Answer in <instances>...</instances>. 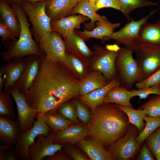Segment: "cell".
<instances>
[{"label": "cell", "mask_w": 160, "mask_h": 160, "mask_svg": "<svg viewBox=\"0 0 160 160\" xmlns=\"http://www.w3.org/2000/svg\"><path fill=\"white\" fill-rule=\"evenodd\" d=\"M121 6V11L128 20L130 13L136 9L142 7L156 5L158 3L147 0H118Z\"/></svg>", "instance_id": "obj_32"}, {"label": "cell", "mask_w": 160, "mask_h": 160, "mask_svg": "<svg viewBox=\"0 0 160 160\" xmlns=\"http://www.w3.org/2000/svg\"><path fill=\"white\" fill-rule=\"evenodd\" d=\"M113 103H104L98 106L88 123V135L103 145L116 142L130 127L127 116Z\"/></svg>", "instance_id": "obj_2"}, {"label": "cell", "mask_w": 160, "mask_h": 160, "mask_svg": "<svg viewBox=\"0 0 160 160\" xmlns=\"http://www.w3.org/2000/svg\"><path fill=\"white\" fill-rule=\"evenodd\" d=\"M132 92L126 88L120 85L115 86L111 89L106 94L104 103L116 104L133 108L130 100L132 98Z\"/></svg>", "instance_id": "obj_29"}, {"label": "cell", "mask_w": 160, "mask_h": 160, "mask_svg": "<svg viewBox=\"0 0 160 160\" xmlns=\"http://www.w3.org/2000/svg\"><path fill=\"white\" fill-rule=\"evenodd\" d=\"M76 14L83 15L89 18L91 22L85 25V27L89 29L95 27V23L97 22L107 20L105 16L101 15L96 13L89 1L88 0H82L78 2L73 10L71 15Z\"/></svg>", "instance_id": "obj_30"}, {"label": "cell", "mask_w": 160, "mask_h": 160, "mask_svg": "<svg viewBox=\"0 0 160 160\" xmlns=\"http://www.w3.org/2000/svg\"><path fill=\"white\" fill-rule=\"evenodd\" d=\"M11 6L18 17L21 25L20 33L18 39L16 41L11 40L4 41V47L7 50L1 53L2 59L7 62L30 55L41 56V51L32 36L26 13L22 6L17 5Z\"/></svg>", "instance_id": "obj_3"}, {"label": "cell", "mask_w": 160, "mask_h": 160, "mask_svg": "<svg viewBox=\"0 0 160 160\" xmlns=\"http://www.w3.org/2000/svg\"><path fill=\"white\" fill-rule=\"evenodd\" d=\"M110 81L100 72L90 71L86 76L80 80L79 95H83L107 85Z\"/></svg>", "instance_id": "obj_25"}, {"label": "cell", "mask_w": 160, "mask_h": 160, "mask_svg": "<svg viewBox=\"0 0 160 160\" xmlns=\"http://www.w3.org/2000/svg\"><path fill=\"white\" fill-rule=\"evenodd\" d=\"M72 101L76 108L78 118L83 122L88 124L92 115L87 105L80 100L76 99H73Z\"/></svg>", "instance_id": "obj_38"}, {"label": "cell", "mask_w": 160, "mask_h": 160, "mask_svg": "<svg viewBox=\"0 0 160 160\" xmlns=\"http://www.w3.org/2000/svg\"><path fill=\"white\" fill-rule=\"evenodd\" d=\"M6 81V77L5 74L0 73V93L3 91Z\"/></svg>", "instance_id": "obj_49"}, {"label": "cell", "mask_w": 160, "mask_h": 160, "mask_svg": "<svg viewBox=\"0 0 160 160\" xmlns=\"http://www.w3.org/2000/svg\"><path fill=\"white\" fill-rule=\"evenodd\" d=\"M139 160H153L154 159L148 148L145 145H144L137 157Z\"/></svg>", "instance_id": "obj_44"}, {"label": "cell", "mask_w": 160, "mask_h": 160, "mask_svg": "<svg viewBox=\"0 0 160 160\" xmlns=\"http://www.w3.org/2000/svg\"><path fill=\"white\" fill-rule=\"evenodd\" d=\"M56 110H52L44 113H39L36 114V118L41 120L50 128L51 132L56 133L71 125L73 122L62 116Z\"/></svg>", "instance_id": "obj_28"}, {"label": "cell", "mask_w": 160, "mask_h": 160, "mask_svg": "<svg viewBox=\"0 0 160 160\" xmlns=\"http://www.w3.org/2000/svg\"><path fill=\"white\" fill-rule=\"evenodd\" d=\"M41 52L39 73L25 93L26 100L36 114L57 110L77 96L80 83L61 63L48 58Z\"/></svg>", "instance_id": "obj_1"}, {"label": "cell", "mask_w": 160, "mask_h": 160, "mask_svg": "<svg viewBox=\"0 0 160 160\" xmlns=\"http://www.w3.org/2000/svg\"><path fill=\"white\" fill-rule=\"evenodd\" d=\"M159 8L151 11L147 15L139 20H134L131 19L130 21L119 31L111 35L103 37L104 40H113L116 43L121 44L125 47L134 49L138 45V39L140 29L143 23Z\"/></svg>", "instance_id": "obj_7"}, {"label": "cell", "mask_w": 160, "mask_h": 160, "mask_svg": "<svg viewBox=\"0 0 160 160\" xmlns=\"http://www.w3.org/2000/svg\"><path fill=\"white\" fill-rule=\"evenodd\" d=\"M131 91L132 97L138 96L140 99H145L151 94L160 95V84L141 89H133Z\"/></svg>", "instance_id": "obj_40"}, {"label": "cell", "mask_w": 160, "mask_h": 160, "mask_svg": "<svg viewBox=\"0 0 160 160\" xmlns=\"http://www.w3.org/2000/svg\"><path fill=\"white\" fill-rule=\"evenodd\" d=\"M27 60V56L21 58L9 61L6 65L0 68V73L5 74L6 77L3 91H7L17 84L23 72Z\"/></svg>", "instance_id": "obj_17"}, {"label": "cell", "mask_w": 160, "mask_h": 160, "mask_svg": "<svg viewBox=\"0 0 160 160\" xmlns=\"http://www.w3.org/2000/svg\"><path fill=\"white\" fill-rule=\"evenodd\" d=\"M88 133L87 127L71 124L55 133L54 143L63 145L80 141L88 135Z\"/></svg>", "instance_id": "obj_22"}, {"label": "cell", "mask_w": 160, "mask_h": 160, "mask_svg": "<svg viewBox=\"0 0 160 160\" xmlns=\"http://www.w3.org/2000/svg\"><path fill=\"white\" fill-rule=\"evenodd\" d=\"M64 40L66 52L71 54L87 63L94 56V51L89 48L84 41L75 30L68 38Z\"/></svg>", "instance_id": "obj_18"}, {"label": "cell", "mask_w": 160, "mask_h": 160, "mask_svg": "<svg viewBox=\"0 0 160 160\" xmlns=\"http://www.w3.org/2000/svg\"><path fill=\"white\" fill-rule=\"evenodd\" d=\"M68 101L63 103L57 109L58 112L64 118L77 123L78 118L75 106L73 101Z\"/></svg>", "instance_id": "obj_36"}, {"label": "cell", "mask_w": 160, "mask_h": 160, "mask_svg": "<svg viewBox=\"0 0 160 160\" xmlns=\"http://www.w3.org/2000/svg\"><path fill=\"white\" fill-rule=\"evenodd\" d=\"M55 133L51 132L48 135L40 134L37 140L29 148L30 160H41L61 150L65 145L54 143Z\"/></svg>", "instance_id": "obj_13"}, {"label": "cell", "mask_w": 160, "mask_h": 160, "mask_svg": "<svg viewBox=\"0 0 160 160\" xmlns=\"http://www.w3.org/2000/svg\"><path fill=\"white\" fill-rule=\"evenodd\" d=\"M92 48L94 55L88 63L89 71H98L110 81L119 79L116 60L121 48L116 44H107L104 47L97 44Z\"/></svg>", "instance_id": "obj_4"}, {"label": "cell", "mask_w": 160, "mask_h": 160, "mask_svg": "<svg viewBox=\"0 0 160 160\" xmlns=\"http://www.w3.org/2000/svg\"><path fill=\"white\" fill-rule=\"evenodd\" d=\"M120 84L119 79L115 78L111 80L107 85L103 87L95 90L86 94L79 95L76 97L93 111L98 106L104 103L105 96L108 91L115 86L120 85Z\"/></svg>", "instance_id": "obj_21"}, {"label": "cell", "mask_w": 160, "mask_h": 160, "mask_svg": "<svg viewBox=\"0 0 160 160\" xmlns=\"http://www.w3.org/2000/svg\"><path fill=\"white\" fill-rule=\"evenodd\" d=\"M160 84V68L148 77L135 83L137 89H141Z\"/></svg>", "instance_id": "obj_39"}, {"label": "cell", "mask_w": 160, "mask_h": 160, "mask_svg": "<svg viewBox=\"0 0 160 160\" xmlns=\"http://www.w3.org/2000/svg\"><path fill=\"white\" fill-rule=\"evenodd\" d=\"M13 148H11L7 151L5 156V160H18L16 155L14 149H13Z\"/></svg>", "instance_id": "obj_47"}, {"label": "cell", "mask_w": 160, "mask_h": 160, "mask_svg": "<svg viewBox=\"0 0 160 160\" xmlns=\"http://www.w3.org/2000/svg\"><path fill=\"white\" fill-rule=\"evenodd\" d=\"M116 106L123 111L127 116L130 123L134 125L140 133L143 129L145 124L143 120L146 116L143 110H135L119 105L116 104Z\"/></svg>", "instance_id": "obj_31"}, {"label": "cell", "mask_w": 160, "mask_h": 160, "mask_svg": "<svg viewBox=\"0 0 160 160\" xmlns=\"http://www.w3.org/2000/svg\"><path fill=\"white\" fill-rule=\"evenodd\" d=\"M56 32L51 31L38 41L39 47L48 59L61 63L66 54L64 40Z\"/></svg>", "instance_id": "obj_10"}, {"label": "cell", "mask_w": 160, "mask_h": 160, "mask_svg": "<svg viewBox=\"0 0 160 160\" xmlns=\"http://www.w3.org/2000/svg\"><path fill=\"white\" fill-rule=\"evenodd\" d=\"M95 24L97 26L91 31H89L85 29L83 31L75 30V31L84 41L91 38L102 39L103 37L111 35L115 29L120 25L119 23H113L107 20L97 21Z\"/></svg>", "instance_id": "obj_23"}, {"label": "cell", "mask_w": 160, "mask_h": 160, "mask_svg": "<svg viewBox=\"0 0 160 160\" xmlns=\"http://www.w3.org/2000/svg\"><path fill=\"white\" fill-rule=\"evenodd\" d=\"M0 36L2 38L3 41L8 39L15 41L17 40V38L14 36L1 20L0 23Z\"/></svg>", "instance_id": "obj_42"}, {"label": "cell", "mask_w": 160, "mask_h": 160, "mask_svg": "<svg viewBox=\"0 0 160 160\" xmlns=\"http://www.w3.org/2000/svg\"><path fill=\"white\" fill-rule=\"evenodd\" d=\"M96 0H90L89 1L91 5L93 8L94 5Z\"/></svg>", "instance_id": "obj_50"}, {"label": "cell", "mask_w": 160, "mask_h": 160, "mask_svg": "<svg viewBox=\"0 0 160 160\" xmlns=\"http://www.w3.org/2000/svg\"><path fill=\"white\" fill-rule=\"evenodd\" d=\"M137 46L160 48V19L143 23L139 32Z\"/></svg>", "instance_id": "obj_16"}, {"label": "cell", "mask_w": 160, "mask_h": 160, "mask_svg": "<svg viewBox=\"0 0 160 160\" xmlns=\"http://www.w3.org/2000/svg\"><path fill=\"white\" fill-rule=\"evenodd\" d=\"M144 120L146 123L145 127L136 138L137 142L140 145L160 127V117L152 118L146 116Z\"/></svg>", "instance_id": "obj_33"}, {"label": "cell", "mask_w": 160, "mask_h": 160, "mask_svg": "<svg viewBox=\"0 0 160 160\" xmlns=\"http://www.w3.org/2000/svg\"><path fill=\"white\" fill-rule=\"evenodd\" d=\"M137 129L130 126L122 137L111 145L109 152L113 159L129 160L137 153L140 145L136 140Z\"/></svg>", "instance_id": "obj_9"}, {"label": "cell", "mask_w": 160, "mask_h": 160, "mask_svg": "<svg viewBox=\"0 0 160 160\" xmlns=\"http://www.w3.org/2000/svg\"><path fill=\"white\" fill-rule=\"evenodd\" d=\"M10 5H17L22 6L23 3L28 0H3Z\"/></svg>", "instance_id": "obj_48"}, {"label": "cell", "mask_w": 160, "mask_h": 160, "mask_svg": "<svg viewBox=\"0 0 160 160\" xmlns=\"http://www.w3.org/2000/svg\"><path fill=\"white\" fill-rule=\"evenodd\" d=\"M40 0H28L27 1H30V2H35L36 1H38Z\"/></svg>", "instance_id": "obj_51"}, {"label": "cell", "mask_w": 160, "mask_h": 160, "mask_svg": "<svg viewBox=\"0 0 160 160\" xmlns=\"http://www.w3.org/2000/svg\"><path fill=\"white\" fill-rule=\"evenodd\" d=\"M77 3L76 0H47L45 11L51 23L71 15Z\"/></svg>", "instance_id": "obj_19"}, {"label": "cell", "mask_w": 160, "mask_h": 160, "mask_svg": "<svg viewBox=\"0 0 160 160\" xmlns=\"http://www.w3.org/2000/svg\"><path fill=\"white\" fill-rule=\"evenodd\" d=\"M61 150L57 151L51 156H47L45 158V160H66L68 159V158L67 156L60 151Z\"/></svg>", "instance_id": "obj_45"}, {"label": "cell", "mask_w": 160, "mask_h": 160, "mask_svg": "<svg viewBox=\"0 0 160 160\" xmlns=\"http://www.w3.org/2000/svg\"><path fill=\"white\" fill-rule=\"evenodd\" d=\"M47 1H27L22 6L32 24L37 42L45 34L52 31L51 20L45 11Z\"/></svg>", "instance_id": "obj_6"}, {"label": "cell", "mask_w": 160, "mask_h": 160, "mask_svg": "<svg viewBox=\"0 0 160 160\" xmlns=\"http://www.w3.org/2000/svg\"><path fill=\"white\" fill-rule=\"evenodd\" d=\"M148 117L156 118L160 117V95H157L141 106Z\"/></svg>", "instance_id": "obj_35"}, {"label": "cell", "mask_w": 160, "mask_h": 160, "mask_svg": "<svg viewBox=\"0 0 160 160\" xmlns=\"http://www.w3.org/2000/svg\"><path fill=\"white\" fill-rule=\"evenodd\" d=\"M20 133L17 119L13 120L5 116H0V141L2 145H15Z\"/></svg>", "instance_id": "obj_20"}, {"label": "cell", "mask_w": 160, "mask_h": 160, "mask_svg": "<svg viewBox=\"0 0 160 160\" xmlns=\"http://www.w3.org/2000/svg\"><path fill=\"white\" fill-rule=\"evenodd\" d=\"M80 147L91 160H111L113 159L111 153L106 150L103 145L95 140L83 139Z\"/></svg>", "instance_id": "obj_26"}, {"label": "cell", "mask_w": 160, "mask_h": 160, "mask_svg": "<svg viewBox=\"0 0 160 160\" xmlns=\"http://www.w3.org/2000/svg\"><path fill=\"white\" fill-rule=\"evenodd\" d=\"M87 17L81 14L73 15L58 19L51 23L52 31L57 32L64 39L68 38L76 28L89 20Z\"/></svg>", "instance_id": "obj_15"}, {"label": "cell", "mask_w": 160, "mask_h": 160, "mask_svg": "<svg viewBox=\"0 0 160 160\" xmlns=\"http://www.w3.org/2000/svg\"><path fill=\"white\" fill-rule=\"evenodd\" d=\"M7 92L0 93V116H4L11 119L15 118L12 98Z\"/></svg>", "instance_id": "obj_34"}, {"label": "cell", "mask_w": 160, "mask_h": 160, "mask_svg": "<svg viewBox=\"0 0 160 160\" xmlns=\"http://www.w3.org/2000/svg\"><path fill=\"white\" fill-rule=\"evenodd\" d=\"M0 15L1 20L16 38L20 33L21 25L17 15L14 9L3 0H0Z\"/></svg>", "instance_id": "obj_24"}, {"label": "cell", "mask_w": 160, "mask_h": 160, "mask_svg": "<svg viewBox=\"0 0 160 160\" xmlns=\"http://www.w3.org/2000/svg\"><path fill=\"white\" fill-rule=\"evenodd\" d=\"M134 51L126 47L121 48L116 60L119 79L127 89L142 80L139 64L132 55Z\"/></svg>", "instance_id": "obj_5"}, {"label": "cell", "mask_w": 160, "mask_h": 160, "mask_svg": "<svg viewBox=\"0 0 160 160\" xmlns=\"http://www.w3.org/2000/svg\"><path fill=\"white\" fill-rule=\"evenodd\" d=\"M11 95L16 103L17 111V120L20 125L21 133L30 129L33 126L36 114L30 106L25 95L20 92L17 84L7 91Z\"/></svg>", "instance_id": "obj_11"}, {"label": "cell", "mask_w": 160, "mask_h": 160, "mask_svg": "<svg viewBox=\"0 0 160 160\" xmlns=\"http://www.w3.org/2000/svg\"><path fill=\"white\" fill-rule=\"evenodd\" d=\"M50 128L47 124L37 119L30 129L20 133L14 148L18 160H30L29 148L35 143L36 137L40 134L47 136L50 134Z\"/></svg>", "instance_id": "obj_8"}, {"label": "cell", "mask_w": 160, "mask_h": 160, "mask_svg": "<svg viewBox=\"0 0 160 160\" xmlns=\"http://www.w3.org/2000/svg\"><path fill=\"white\" fill-rule=\"evenodd\" d=\"M61 63L80 81L84 78L90 71L88 63L67 52Z\"/></svg>", "instance_id": "obj_27"}, {"label": "cell", "mask_w": 160, "mask_h": 160, "mask_svg": "<svg viewBox=\"0 0 160 160\" xmlns=\"http://www.w3.org/2000/svg\"><path fill=\"white\" fill-rule=\"evenodd\" d=\"M140 67L142 79L160 68V48L137 46L134 49Z\"/></svg>", "instance_id": "obj_12"}, {"label": "cell", "mask_w": 160, "mask_h": 160, "mask_svg": "<svg viewBox=\"0 0 160 160\" xmlns=\"http://www.w3.org/2000/svg\"><path fill=\"white\" fill-rule=\"evenodd\" d=\"M76 1L77 2H78V1H82V0H76ZM88 0V1H89L90 0Z\"/></svg>", "instance_id": "obj_52"}, {"label": "cell", "mask_w": 160, "mask_h": 160, "mask_svg": "<svg viewBox=\"0 0 160 160\" xmlns=\"http://www.w3.org/2000/svg\"><path fill=\"white\" fill-rule=\"evenodd\" d=\"M121 5L118 0H96L94 5V8L96 12L100 9L111 7L121 11Z\"/></svg>", "instance_id": "obj_41"}, {"label": "cell", "mask_w": 160, "mask_h": 160, "mask_svg": "<svg viewBox=\"0 0 160 160\" xmlns=\"http://www.w3.org/2000/svg\"><path fill=\"white\" fill-rule=\"evenodd\" d=\"M147 143L157 160H160V127L147 139Z\"/></svg>", "instance_id": "obj_37"}, {"label": "cell", "mask_w": 160, "mask_h": 160, "mask_svg": "<svg viewBox=\"0 0 160 160\" xmlns=\"http://www.w3.org/2000/svg\"><path fill=\"white\" fill-rule=\"evenodd\" d=\"M14 145L12 144L0 145V160H5L7 151L11 148H14Z\"/></svg>", "instance_id": "obj_46"}, {"label": "cell", "mask_w": 160, "mask_h": 160, "mask_svg": "<svg viewBox=\"0 0 160 160\" xmlns=\"http://www.w3.org/2000/svg\"><path fill=\"white\" fill-rule=\"evenodd\" d=\"M28 60L23 72L17 83V88L20 93L25 95L33 83L39 73L41 55H28Z\"/></svg>", "instance_id": "obj_14"}, {"label": "cell", "mask_w": 160, "mask_h": 160, "mask_svg": "<svg viewBox=\"0 0 160 160\" xmlns=\"http://www.w3.org/2000/svg\"><path fill=\"white\" fill-rule=\"evenodd\" d=\"M66 152L74 160H86V157L77 150L72 148L64 146Z\"/></svg>", "instance_id": "obj_43"}]
</instances>
